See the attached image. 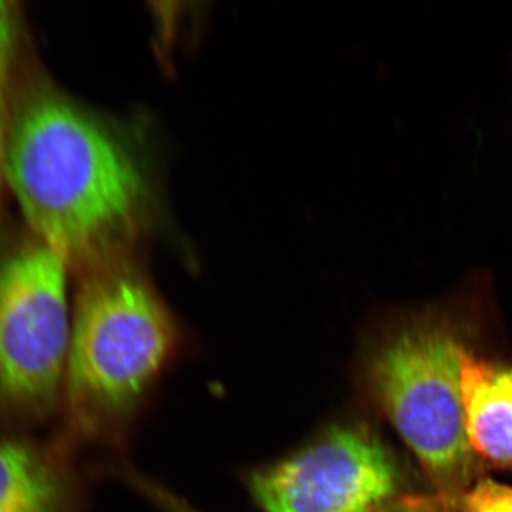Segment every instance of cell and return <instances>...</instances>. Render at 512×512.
Listing matches in <instances>:
<instances>
[{
  "instance_id": "6da1fadb",
  "label": "cell",
  "mask_w": 512,
  "mask_h": 512,
  "mask_svg": "<svg viewBox=\"0 0 512 512\" xmlns=\"http://www.w3.org/2000/svg\"><path fill=\"white\" fill-rule=\"evenodd\" d=\"M5 181L36 241L87 274L113 265L146 205L143 175L126 148L47 87L13 110Z\"/></svg>"
},
{
  "instance_id": "7a4b0ae2",
  "label": "cell",
  "mask_w": 512,
  "mask_h": 512,
  "mask_svg": "<svg viewBox=\"0 0 512 512\" xmlns=\"http://www.w3.org/2000/svg\"><path fill=\"white\" fill-rule=\"evenodd\" d=\"M175 342L170 313L140 275L114 265L89 272L74 299L57 446L76 458L116 437Z\"/></svg>"
},
{
  "instance_id": "3957f363",
  "label": "cell",
  "mask_w": 512,
  "mask_h": 512,
  "mask_svg": "<svg viewBox=\"0 0 512 512\" xmlns=\"http://www.w3.org/2000/svg\"><path fill=\"white\" fill-rule=\"evenodd\" d=\"M413 319L377 352L373 387L440 497L454 503L477 483L480 473L461 390L464 345L450 313L433 309Z\"/></svg>"
},
{
  "instance_id": "277c9868",
  "label": "cell",
  "mask_w": 512,
  "mask_h": 512,
  "mask_svg": "<svg viewBox=\"0 0 512 512\" xmlns=\"http://www.w3.org/2000/svg\"><path fill=\"white\" fill-rule=\"evenodd\" d=\"M70 266L40 242L0 259V429L55 421L72 335Z\"/></svg>"
},
{
  "instance_id": "5b68a950",
  "label": "cell",
  "mask_w": 512,
  "mask_h": 512,
  "mask_svg": "<svg viewBox=\"0 0 512 512\" xmlns=\"http://www.w3.org/2000/svg\"><path fill=\"white\" fill-rule=\"evenodd\" d=\"M396 490L389 451L356 427H336L251 476V493L268 512H379Z\"/></svg>"
},
{
  "instance_id": "8992f818",
  "label": "cell",
  "mask_w": 512,
  "mask_h": 512,
  "mask_svg": "<svg viewBox=\"0 0 512 512\" xmlns=\"http://www.w3.org/2000/svg\"><path fill=\"white\" fill-rule=\"evenodd\" d=\"M76 458L55 441L0 429V512H79Z\"/></svg>"
},
{
  "instance_id": "52a82bcc",
  "label": "cell",
  "mask_w": 512,
  "mask_h": 512,
  "mask_svg": "<svg viewBox=\"0 0 512 512\" xmlns=\"http://www.w3.org/2000/svg\"><path fill=\"white\" fill-rule=\"evenodd\" d=\"M467 433L480 460L512 471V365H495L460 353Z\"/></svg>"
},
{
  "instance_id": "ba28073f",
  "label": "cell",
  "mask_w": 512,
  "mask_h": 512,
  "mask_svg": "<svg viewBox=\"0 0 512 512\" xmlns=\"http://www.w3.org/2000/svg\"><path fill=\"white\" fill-rule=\"evenodd\" d=\"M22 37V12L16 2L0 0V208L5 188L6 154L12 127V84Z\"/></svg>"
},
{
  "instance_id": "9c48e42d",
  "label": "cell",
  "mask_w": 512,
  "mask_h": 512,
  "mask_svg": "<svg viewBox=\"0 0 512 512\" xmlns=\"http://www.w3.org/2000/svg\"><path fill=\"white\" fill-rule=\"evenodd\" d=\"M461 501V512H512V488L493 480H478Z\"/></svg>"
},
{
  "instance_id": "30bf717a",
  "label": "cell",
  "mask_w": 512,
  "mask_h": 512,
  "mask_svg": "<svg viewBox=\"0 0 512 512\" xmlns=\"http://www.w3.org/2000/svg\"><path fill=\"white\" fill-rule=\"evenodd\" d=\"M379 512H454L450 501L439 498L431 500L424 497H407L402 500L390 501Z\"/></svg>"
},
{
  "instance_id": "8fae6325",
  "label": "cell",
  "mask_w": 512,
  "mask_h": 512,
  "mask_svg": "<svg viewBox=\"0 0 512 512\" xmlns=\"http://www.w3.org/2000/svg\"><path fill=\"white\" fill-rule=\"evenodd\" d=\"M144 488L150 490L153 497L156 498L157 501H161V505H163L168 512H197L188 507V505L181 503V501L173 497V495L165 493L161 488L153 487V485L148 484L144 485Z\"/></svg>"
}]
</instances>
